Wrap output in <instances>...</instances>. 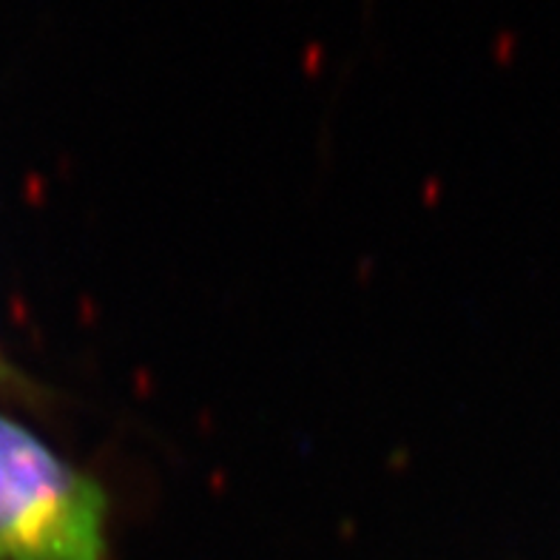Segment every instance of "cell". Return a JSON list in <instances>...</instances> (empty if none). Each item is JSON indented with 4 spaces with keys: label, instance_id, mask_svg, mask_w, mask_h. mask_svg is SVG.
<instances>
[{
    "label": "cell",
    "instance_id": "cell-1",
    "mask_svg": "<svg viewBox=\"0 0 560 560\" xmlns=\"http://www.w3.org/2000/svg\"><path fill=\"white\" fill-rule=\"evenodd\" d=\"M0 560H108L103 483L3 412Z\"/></svg>",
    "mask_w": 560,
    "mask_h": 560
},
{
    "label": "cell",
    "instance_id": "cell-2",
    "mask_svg": "<svg viewBox=\"0 0 560 560\" xmlns=\"http://www.w3.org/2000/svg\"><path fill=\"white\" fill-rule=\"evenodd\" d=\"M9 378H12V373H9L7 362H3V355H0V384H3V382H9Z\"/></svg>",
    "mask_w": 560,
    "mask_h": 560
}]
</instances>
